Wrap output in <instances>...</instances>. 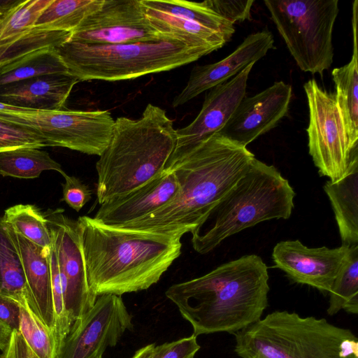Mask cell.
Listing matches in <instances>:
<instances>
[{"label":"cell","instance_id":"obj_1","mask_svg":"<svg viewBox=\"0 0 358 358\" xmlns=\"http://www.w3.org/2000/svg\"><path fill=\"white\" fill-rule=\"evenodd\" d=\"M92 294L122 296L156 284L181 253L182 234L135 230L78 219Z\"/></svg>","mask_w":358,"mask_h":358},{"label":"cell","instance_id":"obj_2","mask_svg":"<svg viewBox=\"0 0 358 358\" xmlns=\"http://www.w3.org/2000/svg\"><path fill=\"white\" fill-rule=\"evenodd\" d=\"M268 278L259 256L245 255L172 285L165 295L191 324L193 335L235 334L262 319L268 306Z\"/></svg>","mask_w":358,"mask_h":358},{"label":"cell","instance_id":"obj_3","mask_svg":"<svg viewBox=\"0 0 358 358\" xmlns=\"http://www.w3.org/2000/svg\"><path fill=\"white\" fill-rule=\"evenodd\" d=\"M255 155L247 147L216 133L200 143L171 170L179 191L166 206L122 228L159 233H192L245 173Z\"/></svg>","mask_w":358,"mask_h":358},{"label":"cell","instance_id":"obj_4","mask_svg":"<svg viewBox=\"0 0 358 358\" xmlns=\"http://www.w3.org/2000/svg\"><path fill=\"white\" fill-rule=\"evenodd\" d=\"M176 141L173 120L159 106L148 103L136 120L116 118L110 141L96 163L99 203L161 176Z\"/></svg>","mask_w":358,"mask_h":358},{"label":"cell","instance_id":"obj_5","mask_svg":"<svg viewBox=\"0 0 358 358\" xmlns=\"http://www.w3.org/2000/svg\"><path fill=\"white\" fill-rule=\"evenodd\" d=\"M294 196L288 180L275 166L255 157L245 173L191 233L193 248L204 255L245 229L289 218Z\"/></svg>","mask_w":358,"mask_h":358},{"label":"cell","instance_id":"obj_6","mask_svg":"<svg viewBox=\"0 0 358 358\" xmlns=\"http://www.w3.org/2000/svg\"><path fill=\"white\" fill-rule=\"evenodd\" d=\"M241 358H358V338L324 318L276 310L236 333Z\"/></svg>","mask_w":358,"mask_h":358},{"label":"cell","instance_id":"obj_7","mask_svg":"<svg viewBox=\"0 0 358 358\" xmlns=\"http://www.w3.org/2000/svg\"><path fill=\"white\" fill-rule=\"evenodd\" d=\"M56 48L79 81L134 79L178 68L213 52L173 38L110 45L68 41Z\"/></svg>","mask_w":358,"mask_h":358},{"label":"cell","instance_id":"obj_8","mask_svg":"<svg viewBox=\"0 0 358 358\" xmlns=\"http://www.w3.org/2000/svg\"><path fill=\"white\" fill-rule=\"evenodd\" d=\"M338 0H264L271 18L299 68L322 76L334 59Z\"/></svg>","mask_w":358,"mask_h":358},{"label":"cell","instance_id":"obj_9","mask_svg":"<svg viewBox=\"0 0 358 358\" xmlns=\"http://www.w3.org/2000/svg\"><path fill=\"white\" fill-rule=\"evenodd\" d=\"M0 119L31 129L47 146L100 156L107 147L115 120L108 110L0 111Z\"/></svg>","mask_w":358,"mask_h":358},{"label":"cell","instance_id":"obj_10","mask_svg":"<svg viewBox=\"0 0 358 358\" xmlns=\"http://www.w3.org/2000/svg\"><path fill=\"white\" fill-rule=\"evenodd\" d=\"M309 109L308 152L321 176L336 182L358 166V148L350 143L335 94L315 79L303 85Z\"/></svg>","mask_w":358,"mask_h":358},{"label":"cell","instance_id":"obj_11","mask_svg":"<svg viewBox=\"0 0 358 358\" xmlns=\"http://www.w3.org/2000/svg\"><path fill=\"white\" fill-rule=\"evenodd\" d=\"M133 328L132 316L120 296H99L93 306L72 323L57 358H102L107 348L115 346Z\"/></svg>","mask_w":358,"mask_h":358},{"label":"cell","instance_id":"obj_12","mask_svg":"<svg viewBox=\"0 0 358 358\" xmlns=\"http://www.w3.org/2000/svg\"><path fill=\"white\" fill-rule=\"evenodd\" d=\"M44 214L57 258L66 310L73 322L97 298L88 285L79 224L66 216L62 208L49 209Z\"/></svg>","mask_w":358,"mask_h":358},{"label":"cell","instance_id":"obj_13","mask_svg":"<svg viewBox=\"0 0 358 358\" xmlns=\"http://www.w3.org/2000/svg\"><path fill=\"white\" fill-rule=\"evenodd\" d=\"M168 38H171L150 24L141 0H103L97 10L71 31L69 41L110 45Z\"/></svg>","mask_w":358,"mask_h":358},{"label":"cell","instance_id":"obj_14","mask_svg":"<svg viewBox=\"0 0 358 358\" xmlns=\"http://www.w3.org/2000/svg\"><path fill=\"white\" fill-rule=\"evenodd\" d=\"M254 64L248 65L234 77L208 90L195 119L187 126L176 129L175 148L164 171H171L200 143L224 127L246 96L248 80Z\"/></svg>","mask_w":358,"mask_h":358},{"label":"cell","instance_id":"obj_15","mask_svg":"<svg viewBox=\"0 0 358 358\" xmlns=\"http://www.w3.org/2000/svg\"><path fill=\"white\" fill-rule=\"evenodd\" d=\"M292 97V85L283 81L275 82L253 96H245L217 134L247 147L278 124L288 112Z\"/></svg>","mask_w":358,"mask_h":358},{"label":"cell","instance_id":"obj_16","mask_svg":"<svg viewBox=\"0 0 358 358\" xmlns=\"http://www.w3.org/2000/svg\"><path fill=\"white\" fill-rule=\"evenodd\" d=\"M350 248H308L299 240L280 241L273 250L275 267L293 281L329 292Z\"/></svg>","mask_w":358,"mask_h":358},{"label":"cell","instance_id":"obj_17","mask_svg":"<svg viewBox=\"0 0 358 358\" xmlns=\"http://www.w3.org/2000/svg\"><path fill=\"white\" fill-rule=\"evenodd\" d=\"M273 48L274 38L271 31L265 29L249 34L224 59L215 63L194 66L186 85L174 97L172 106H182L202 92L231 79Z\"/></svg>","mask_w":358,"mask_h":358},{"label":"cell","instance_id":"obj_18","mask_svg":"<svg viewBox=\"0 0 358 358\" xmlns=\"http://www.w3.org/2000/svg\"><path fill=\"white\" fill-rule=\"evenodd\" d=\"M178 191L173 172L164 171L130 192L103 203L93 218L111 226L128 224L166 206L174 199Z\"/></svg>","mask_w":358,"mask_h":358},{"label":"cell","instance_id":"obj_19","mask_svg":"<svg viewBox=\"0 0 358 358\" xmlns=\"http://www.w3.org/2000/svg\"><path fill=\"white\" fill-rule=\"evenodd\" d=\"M78 82L70 73L31 78L0 86V101L31 110H62Z\"/></svg>","mask_w":358,"mask_h":358},{"label":"cell","instance_id":"obj_20","mask_svg":"<svg viewBox=\"0 0 358 358\" xmlns=\"http://www.w3.org/2000/svg\"><path fill=\"white\" fill-rule=\"evenodd\" d=\"M6 225L20 254L29 292V303L45 324L54 330L50 249L38 246Z\"/></svg>","mask_w":358,"mask_h":358},{"label":"cell","instance_id":"obj_21","mask_svg":"<svg viewBox=\"0 0 358 358\" xmlns=\"http://www.w3.org/2000/svg\"><path fill=\"white\" fill-rule=\"evenodd\" d=\"M358 1L352 3V54L345 65L331 71L335 85V97L341 111L350 143L358 148Z\"/></svg>","mask_w":358,"mask_h":358},{"label":"cell","instance_id":"obj_22","mask_svg":"<svg viewBox=\"0 0 358 358\" xmlns=\"http://www.w3.org/2000/svg\"><path fill=\"white\" fill-rule=\"evenodd\" d=\"M324 190L328 196L343 245H358V166L343 178L327 181Z\"/></svg>","mask_w":358,"mask_h":358},{"label":"cell","instance_id":"obj_23","mask_svg":"<svg viewBox=\"0 0 358 358\" xmlns=\"http://www.w3.org/2000/svg\"><path fill=\"white\" fill-rule=\"evenodd\" d=\"M142 6L150 24L169 38L191 46L207 48L213 52L221 48L230 41L224 34L196 22Z\"/></svg>","mask_w":358,"mask_h":358},{"label":"cell","instance_id":"obj_24","mask_svg":"<svg viewBox=\"0 0 358 358\" xmlns=\"http://www.w3.org/2000/svg\"><path fill=\"white\" fill-rule=\"evenodd\" d=\"M70 73L55 47L30 52L0 66V86L40 76Z\"/></svg>","mask_w":358,"mask_h":358},{"label":"cell","instance_id":"obj_25","mask_svg":"<svg viewBox=\"0 0 358 358\" xmlns=\"http://www.w3.org/2000/svg\"><path fill=\"white\" fill-rule=\"evenodd\" d=\"M143 6L157 11L196 22L220 32L230 39L235 33L234 24L213 11L206 1L141 0Z\"/></svg>","mask_w":358,"mask_h":358},{"label":"cell","instance_id":"obj_26","mask_svg":"<svg viewBox=\"0 0 358 358\" xmlns=\"http://www.w3.org/2000/svg\"><path fill=\"white\" fill-rule=\"evenodd\" d=\"M66 173L62 166L45 150L36 148H20L0 152V175L17 178H38L44 171Z\"/></svg>","mask_w":358,"mask_h":358},{"label":"cell","instance_id":"obj_27","mask_svg":"<svg viewBox=\"0 0 358 358\" xmlns=\"http://www.w3.org/2000/svg\"><path fill=\"white\" fill-rule=\"evenodd\" d=\"M103 2V0H52L34 28L71 32L97 10Z\"/></svg>","mask_w":358,"mask_h":358},{"label":"cell","instance_id":"obj_28","mask_svg":"<svg viewBox=\"0 0 358 358\" xmlns=\"http://www.w3.org/2000/svg\"><path fill=\"white\" fill-rule=\"evenodd\" d=\"M0 295L17 300L27 296L24 270L17 247L0 217Z\"/></svg>","mask_w":358,"mask_h":358},{"label":"cell","instance_id":"obj_29","mask_svg":"<svg viewBox=\"0 0 358 358\" xmlns=\"http://www.w3.org/2000/svg\"><path fill=\"white\" fill-rule=\"evenodd\" d=\"M329 293L327 313L334 315L341 310L358 313V245H352L336 277Z\"/></svg>","mask_w":358,"mask_h":358},{"label":"cell","instance_id":"obj_30","mask_svg":"<svg viewBox=\"0 0 358 358\" xmlns=\"http://www.w3.org/2000/svg\"><path fill=\"white\" fill-rule=\"evenodd\" d=\"M19 308L18 331L40 358H57L59 343L49 328L31 308L27 296L15 300Z\"/></svg>","mask_w":358,"mask_h":358},{"label":"cell","instance_id":"obj_31","mask_svg":"<svg viewBox=\"0 0 358 358\" xmlns=\"http://www.w3.org/2000/svg\"><path fill=\"white\" fill-rule=\"evenodd\" d=\"M2 218L17 234L43 249H50L52 238L47 219L35 205L10 206L5 210Z\"/></svg>","mask_w":358,"mask_h":358},{"label":"cell","instance_id":"obj_32","mask_svg":"<svg viewBox=\"0 0 358 358\" xmlns=\"http://www.w3.org/2000/svg\"><path fill=\"white\" fill-rule=\"evenodd\" d=\"M52 0L22 1L0 17V45L31 30Z\"/></svg>","mask_w":358,"mask_h":358},{"label":"cell","instance_id":"obj_33","mask_svg":"<svg viewBox=\"0 0 358 358\" xmlns=\"http://www.w3.org/2000/svg\"><path fill=\"white\" fill-rule=\"evenodd\" d=\"M50 264L55 317L54 331L60 348L64 339L69 331L73 321L66 310L64 289L60 278L57 258L55 248L52 243L50 252Z\"/></svg>","mask_w":358,"mask_h":358},{"label":"cell","instance_id":"obj_34","mask_svg":"<svg viewBox=\"0 0 358 358\" xmlns=\"http://www.w3.org/2000/svg\"><path fill=\"white\" fill-rule=\"evenodd\" d=\"M47 147L45 140L25 127L0 119V152L20 148Z\"/></svg>","mask_w":358,"mask_h":358},{"label":"cell","instance_id":"obj_35","mask_svg":"<svg viewBox=\"0 0 358 358\" xmlns=\"http://www.w3.org/2000/svg\"><path fill=\"white\" fill-rule=\"evenodd\" d=\"M46 45L47 38L44 33L37 29H31L15 39L0 45V66Z\"/></svg>","mask_w":358,"mask_h":358},{"label":"cell","instance_id":"obj_36","mask_svg":"<svg viewBox=\"0 0 358 358\" xmlns=\"http://www.w3.org/2000/svg\"><path fill=\"white\" fill-rule=\"evenodd\" d=\"M208 6L232 24L251 20L254 0H206Z\"/></svg>","mask_w":358,"mask_h":358},{"label":"cell","instance_id":"obj_37","mask_svg":"<svg viewBox=\"0 0 358 358\" xmlns=\"http://www.w3.org/2000/svg\"><path fill=\"white\" fill-rule=\"evenodd\" d=\"M196 337L192 335L154 347L152 358H194L200 349Z\"/></svg>","mask_w":358,"mask_h":358},{"label":"cell","instance_id":"obj_38","mask_svg":"<svg viewBox=\"0 0 358 358\" xmlns=\"http://www.w3.org/2000/svg\"><path fill=\"white\" fill-rule=\"evenodd\" d=\"M65 182L62 185L63 197L71 208L77 212L92 199L91 189L78 178L66 174L63 176Z\"/></svg>","mask_w":358,"mask_h":358},{"label":"cell","instance_id":"obj_39","mask_svg":"<svg viewBox=\"0 0 358 358\" xmlns=\"http://www.w3.org/2000/svg\"><path fill=\"white\" fill-rule=\"evenodd\" d=\"M1 358H40L17 329H13L9 344Z\"/></svg>","mask_w":358,"mask_h":358},{"label":"cell","instance_id":"obj_40","mask_svg":"<svg viewBox=\"0 0 358 358\" xmlns=\"http://www.w3.org/2000/svg\"><path fill=\"white\" fill-rule=\"evenodd\" d=\"M0 319L13 329L18 330L19 308L15 300L0 295Z\"/></svg>","mask_w":358,"mask_h":358},{"label":"cell","instance_id":"obj_41","mask_svg":"<svg viewBox=\"0 0 358 358\" xmlns=\"http://www.w3.org/2000/svg\"><path fill=\"white\" fill-rule=\"evenodd\" d=\"M13 329L0 319V351L4 352L9 344Z\"/></svg>","mask_w":358,"mask_h":358},{"label":"cell","instance_id":"obj_42","mask_svg":"<svg viewBox=\"0 0 358 358\" xmlns=\"http://www.w3.org/2000/svg\"><path fill=\"white\" fill-rule=\"evenodd\" d=\"M155 344L147 345L138 350L131 358H152Z\"/></svg>","mask_w":358,"mask_h":358},{"label":"cell","instance_id":"obj_43","mask_svg":"<svg viewBox=\"0 0 358 358\" xmlns=\"http://www.w3.org/2000/svg\"><path fill=\"white\" fill-rule=\"evenodd\" d=\"M21 1L22 0H0V14L3 15L7 13Z\"/></svg>","mask_w":358,"mask_h":358},{"label":"cell","instance_id":"obj_44","mask_svg":"<svg viewBox=\"0 0 358 358\" xmlns=\"http://www.w3.org/2000/svg\"><path fill=\"white\" fill-rule=\"evenodd\" d=\"M0 111H16V112H24L31 111V110L20 108L13 106H10L5 103L0 101Z\"/></svg>","mask_w":358,"mask_h":358},{"label":"cell","instance_id":"obj_45","mask_svg":"<svg viewBox=\"0 0 358 358\" xmlns=\"http://www.w3.org/2000/svg\"><path fill=\"white\" fill-rule=\"evenodd\" d=\"M1 16V15L0 14V17Z\"/></svg>","mask_w":358,"mask_h":358},{"label":"cell","instance_id":"obj_46","mask_svg":"<svg viewBox=\"0 0 358 358\" xmlns=\"http://www.w3.org/2000/svg\"><path fill=\"white\" fill-rule=\"evenodd\" d=\"M0 358H1V355H0Z\"/></svg>","mask_w":358,"mask_h":358}]
</instances>
